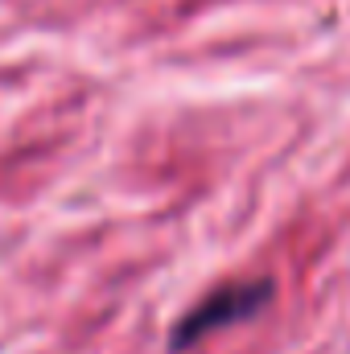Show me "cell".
<instances>
[{
  "label": "cell",
  "mask_w": 350,
  "mask_h": 354,
  "mask_svg": "<svg viewBox=\"0 0 350 354\" xmlns=\"http://www.w3.org/2000/svg\"><path fill=\"white\" fill-rule=\"evenodd\" d=\"M268 301H272V280L219 284L214 292H206V297L174 326L169 346H174V351H190V346H198L202 338H210V334H219V330H227V326H239V322L256 317Z\"/></svg>",
  "instance_id": "cell-1"
}]
</instances>
